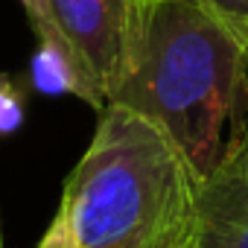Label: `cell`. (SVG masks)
Listing matches in <instances>:
<instances>
[{
	"instance_id": "3",
	"label": "cell",
	"mask_w": 248,
	"mask_h": 248,
	"mask_svg": "<svg viewBox=\"0 0 248 248\" xmlns=\"http://www.w3.org/2000/svg\"><path fill=\"white\" fill-rule=\"evenodd\" d=\"M38 35L59 47L88 82L102 111L123 82L143 21V0H21Z\"/></svg>"
},
{
	"instance_id": "5",
	"label": "cell",
	"mask_w": 248,
	"mask_h": 248,
	"mask_svg": "<svg viewBox=\"0 0 248 248\" xmlns=\"http://www.w3.org/2000/svg\"><path fill=\"white\" fill-rule=\"evenodd\" d=\"M30 82L41 93H50V96L73 93V96H79V99H85L88 105L96 108V99H93L88 82L82 79L79 67L59 47H53L47 41H38V50L32 56V64H30Z\"/></svg>"
},
{
	"instance_id": "9",
	"label": "cell",
	"mask_w": 248,
	"mask_h": 248,
	"mask_svg": "<svg viewBox=\"0 0 248 248\" xmlns=\"http://www.w3.org/2000/svg\"><path fill=\"white\" fill-rule=\"evenodd\" d=\"M213 12H219L248 44V0H202Z\"/></svg>"
},
{
	"instance_id": "4",
	"label": "cell",
	"mask_w": 248,
	"mask_h": 248,
	"mask_svg": "<svg viewBox=\"0 0 248 248\" xmlns=\"http://www.w3.org/2000/svg\"><path fill=\"white\" fill-rule=\"evenodd\" d=\"M202 216L248 225V138L199 187Z\"/></svg>"
},
{
	"instance_id": "1",
	"label": "cell",
	"mask_w": 248,
	"mask_h": 248,
	"mask_svg": "<svg viewBox=\"0 0 248 248\" xmlns=\"http://www.w3.org/2000/svg\"><path fill=\"white\" fill-rule=\"evenodd\" d=\"M108 102L158 123L204 181L248 138V44L202 0H143L132 64Z\"/></svg>"
},
{
	"instance_id": "8",
	"label": "cell",
	"mask_w": 248,
	"mask_h": 248,
	"mask_svg": "<svg viewBox=\"0 0 248 248\" xmlns=\"http://www.w3.org/2000/svg\"><path fill=\"white\" fill-rule=\"evenodd\" d=\"M38 248H79V242H76V236H73V228H70V219H67V213H64L62 204H59V210H56L50 228L44 231Z\"/></svg>"
},
{
	"instance_id": "10",
	"label": "cell",
	"mask_w": 248,
	"mask_h": 248,
	"mask_svg": "<svg viewBox=\"0 0 248 248\" xmlns=\"http://www.w3.org/2000/svg\"><path fill=\"white\" fill-rule=\"evenodd\" d=\"M0 248H3V231H0Z\"/></svg>"
},
{
	"instance_id": "2",
	"label": "cell",
	"mask_w": 248,
	"mask_h": 248,
	"mask_svg": "<svg viewBox=\"0 0 248 248\" xmlns=\"http://www.w3.org/2000/svg\"><path fill=\"white\" fill-rule=\"evenodd\" d=\"M199 175L149 117L108 102L62 187L79 248H196Z\"/></svg>"
},
{
	"instance_id": "6",
	"label": "cell",
	"mask_w": 248,
	"mask_h": 248,
	"mask_svg": "<svg viewBox=\"0 0 248 248\" xmlns=\"http://www.w3.org/2000/svg\"><path fill=\"white\" fill-rule=\"evenodd\" d=\"M196 248H248V225L202 216Z\"/></svg>"
},
{
	"instance_id": "7",
	"label": "cell",
	"mask_w": 248,
	"mask_h": 248,
	"mask_svg": "<svg viewBox=\"0 0 248 248\" xmlns=\"http://www.w3.org/2000/svg\"><path fill=\"white\" fill-rule=\"evenodd\" d=\"M24 123V91L21 85L0 73V135H12Z\"/></svg>"
}]
</instances>
